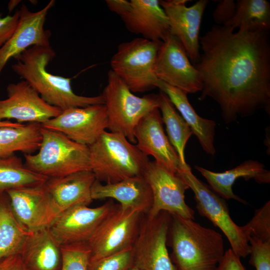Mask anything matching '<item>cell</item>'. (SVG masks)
Instances as JSON below:
<instances>
[{"instance_id": "cell-1", "label": "cell", "mask_w": 270, "mask_h": 270, "mask_svg": "<svg viewBox=\"0 0 270 270\" xmlns=\"http://www.w3.org/2000/svg\"><path fill=\"white\" fill-rule=\"evenodd\" d=\"M200 46L194 66L202 82L200 100L216 101L226 124L270 110L269 32L216 24L200 37Z\"/></svg>"}, {"instance_id": "cell-2", "label": "cell", "mask_w": 270, "mask_h": 270, "mask_svg": "<svg viewBox=\"0 0 270 270\" xmlns=\"http://www.w3.org/2000/svg\"><path fill=\"white\" fill-rule=\"evenodd\" d=\"M55 56L56 52L50 45L34 46L15 57L16 62L12 68L46 102L62 110L71 108L104 104L102 95H78L72 89L70 78L48 72L46 68Z\"/></svg>"}, {"instance_id": "cell-3", "label": "cell", "mask_w": 270, "mask_h": 270, "mask_svg": "<svg viewBox=\"0 0 270 270\" xmlns=\"http://www.w3.org/2000/svg\"><path fill=\"white\" fill-rule=\"evenodd\" d=\"M167 246L177 270H216L224 254L222 235L194 220L170 214Z\"/></svg>"}, {"instance_id": "cell-4", "label": "cell", "mask_w": 270, "mask_h": 270, "mask_svg": "<svg viewBox=\"0 0 270 270\" xmlns=\"http://www.w3.org/2000/svg\"><path fill=\"white\" fill-rule=\"evenodd\" d=\"M88 147L90 170L104 184L142 176L150 161L136 144L118 133L106 130Z\"/></svg>"}, {"instance_id": "cell-5", "label": "cell", "mask_w": 270, "mask_h": 270, "mask_svg": "<svg viewBox=\"0 0 270 270\" xmlns=\"http://www.w3.org/2000/svg\"><path fill=\"white\" fill-rule=\"evenodd\" d=\"M41 131L42 140L38 152L24 155V164L27 168L48 178L90 170L88 146L42 126Z\"/></svg>"}, {"instance_id": "cell-6", "label": "cell", "mask_w": 270, "mask_h": 270, "mask_svg": "<svg viewBox=\"0 0 270 270\" xmlns=\"http://www.w3.org/2000/svg\"><path fill=\"white\" fill-rule=\"evenodd\" d=\"M102 95L106 109L108 129L136 144V128L144 116L158 108L159 95H134L111 70L108 73V82Z\"/></svg>"}, {"instance_id": "cell-7", "label": "cell", "mask_w": 270, "mask_h": 270, "mask_svg": "<svg viewBox=\"0 0 270 270\" xmlns=\"http://www.w3.org/2000/svg\"><path fill=\"white\" fill-rule=\"evenodd\" d=\"M161 42L138 38L118 45L110 60L111 70L132 92L157 88L155 65Z\"/></svg>"}, {"instance_id": "cell-8", "label": "cell", "mask_w": 270, "mask_h": 270, "mask_svg": "<svg viewBox=\"0 0 270 270\" xmlns=\"http://www.w3.org/2000/svg\"><path fill=\"white\" fill-rule=\"evenodd\" d=\"M180 174L194 193L198 214L222 232L230 248L240 258L249 255L250 246L242 226H238L230 218L225 200L198 179L192 173L188 164L183 167Z\"/></svg>"}, {"instance_id": "cell-9", "label": "cell", "mask_w": 270, "mask_h": 270, "mask_svg": "<svg viewBox=\"0 0 270 270\" xmlns=\"http://www.w3.org/2000/svg\"><path fill=\"white\" fill-rule=\"evenodd\" d=\"M170 215L162 211L154 216L144 214L132 248L134 266L140 270H177L167 248Z\"/></svg>"}, {"instance_id": "cell-10", "label": "cell", "mask_w": 270, "mask_h": 270, "mask_svg": "<svg viewBox=\"0 0 270 270\" xmlns=\"http://www.w3.org/2000/svg\"><path fill=\"white\" fill-rule=\"evenodd\" d=\"M144 215L136 210H123L119 204L88 242L90 262L132 249Z\"/></svg>"}, {"instance_id": "cell-11", "label": "cell", "mask_w": 270, "mask_h": 270, "mask_svg": "<svg viewBox=\"0 0 270 270\" xmlns=\"http://www.w3.org/2000/svg\"><path fill=\"white\" fill-rule=\"evenodd\" d=\"M143 176L152 195L148 216H154L162 211L184 218L194 220V212L185 202L184 194L189 186L180 173H174L150 160Z\"/></svg>"}, {"instance_id": "cell-12", "label": "cell", "mask_w": 270, "mask_h": 270, "mask_svg": "<svg viewBox=\"0 0 270 270\" xmlns=\"http://www.w3.org/2000/svg\"><path fill=\"white\" fill-rule=\"evenodd\" d=\"M114 200L96 207L77 206L58 214L48 227L60 246L88 243L104 220L118 206Z\"/></svg>"}, {"instance_id": "cell-13", "label": "cell", "mask_w": 270, "mask_h": 270, "mask_svg": "<svg viewBox=\"0 0 270 270\" xmlns=\"http://www.w3.org/2000/svg\"><path fill=\"white\" fill-rule=\"evenodd\" d=\"M155 72L158 80L187 94L202 89L198 72L190 62L180 41L170 33L160 46Z\"/></svg>"}, {"instance_id": "cell-14", "label": "cell", "mask_w": 270, "mask_h": 270, "mask_svg": "<svg viewBox=\"0 0 270 270\" xmlns=\"http://www.w3.org/2000/svg\"><path fill=\"white\" fill-rule=\"evenodd\" d=\"M42 126L60 132L77 143L90 146L108 129L106 107L98 104L71 108L62 110Z\"/></svg>"}, {"instance_id": "cell-15", "label": "cell", "mask_w": 270, "mask_h": 270, "mask_svg": "<svg viewBox=\"0 0 270 270\" xmlns=\"http://www.w3.org/2000/svg\"><path fill=\"white\" fill-rule=\"evenodd\" d=\"M8 98L0 100V120L14 119L17 122L42 124L62 110L46 102L25 80L9 84Z\"/></svg>"}, {"instance_id": "cell-16", "label": "cell", "mask_w": 270, "mask_h": 270, "mask_svg": "<svg viewBox=\"0 0 270 270\" xmlns=\"http://www.w3.org/2000/svg\"><path fill=\"white\" fill-rule=\"evenodd\" d=\"M188 0H160L170 22V33L182 45L190 62L194 66L200 56V31L202 16L208 3L199 0L190 6Z\"/></svg>"}, {"instance_id": "cell-17", "label": "cell", "mask_w": 270, "mask_h": 270, "mask_svg": "<svg viewBox=\"0 0 270 270\" xmlns=\"http://www.w3.org/2000/svg\"><path fill=\"white\" fill-rule=\"evenodd\" d=\"M6 192L14 216L29 232L48 227L57 216L44 183Z\"/></svg>"}, {"instance_id": "cell-18", "label": "cell", "mask_w": 270, "mask_h": 270, "mask_svg": "<svg viewBox=\"0 0 270 270\" xmlns=\"http://www.w3.org/2000/svg\"><path fill=\"white\" fill-rule=\"evenodd\" d=\"M54 0H50L44 8L32 12L23 4L17 27L6 42L0 48V74L11 58H14L34 46H50V32L44 24L49 10Z\"/></svg>"}, {"instance_id": "cell-19", "label": "cell", "mask_w": 270, "mask_h": 270, "mask_svg": "<svg viewBox=\"0 0 270 270\" xmlns=\"http://www.w3.org/2000/svg\"><path fill=\"white\" fill-rule=\"evenodd\" d=\"M158 108H156L139 122L134 131L136 145L146 156H152L154 161L174 173H180L183 166L162 127Z\"/></svg>"}, {"instance_id": "cell-20", "label": "cell", "mask_w": 270, "mask_h": 270, "mask_svg": "<svg viewBox=\"0 0 270 270\" xmlns=\"http://www.w3.org/2000/svg\"><path fill=\"white\" fill-rule=\"evenodd\" d=\"M96 180L90 170L48 178L44 186L56 216L74 206H88L93 201L91 189Z\"/></svg>"}, {"instance_id": "cell-21", "label": "cell", "mask_w": 270, "mask_h": 270, "mask_svg": "<svg viewBox=\"0 0 270 270\" xmlns=\"http://www.w3.org/2000/svg\"><path fill=\"white\" fill-rule=\"evenodd\" d=\"M92 200L110 198L118 202L123 210L132 209L148 214L152 204L151 189L143 176L128 178L112 184L96 180L91 189Z\"/></svg>"}, {"instance_id": "cell-22", "label": "cell", "mask_w": 270, "mask_h": 270, "mask_svg": "<svg viewBox=\"0 0 270 270\" xmlns=\"http://www.w3.org/2000/svg\"><path fill=\"white\" fill-rule=\"evenodd\" d=\"M130 2V10L120 16L128 30L150 40L164 41L170 34V24L160 0Z\"/></svg>"}, {"instance_id": "cell-23", "label": "cell", "mask_w": 270, "mask_h": 270, "mask_svg": "<svg viewBox=\"0 0 270 270\" xmlns=\"http://www.w3.org/2000/svg\"><path fill=\"white\" fill-rule=\"evenodd\" d=\"M19 254L28 270H60L62 267L61 246L48 227L30 232Z\"/></svg>"}, {"instance_id": "cell-24", "label": "cell", "mask_w": 270, "mask_h": 270, "mask_svg": "<svg viewBox=\"0 0 270 270\" xmlns=\"http://www.w3.org/2000/svg\"><path fill=\"white\" fill-rule=\"evenodd\" d=\"M194 168L218 196L224 200L232 199L244 204H246V202L232 191V186L238 178H242L246 180L253 178L258 184L270 182V172L265 168L264 164L254 160H247L231 170L222 172H214L198 166H195Z\"/></svg>"}, {"instance_id": "cell-25", "label": "cell", "mask_w": 270, "mask_h": 270, "mask_svg": "<svg viewBox=\"0 0 270 270\" xmlns=\"http://www.w3.org/2000/svg\"><path fill=\"white\" fill-rule=\"evenodd\" d=\"M157 88L168 96L175 108L180 112L192 129L193 134L197 137L204 151L210 155H214L216 150L214 143L216 122L198 116L190 104L186 93L160 80Z\"/></svg>"}, {"instance_id": "cell-26", "label": "cell", "mask_w": 270, "mask_h": 270, "mask_svg": "<svg viewBox=\"0 0 270 270\" xmlns=\"http://www.w3.org/2000/svg\"><path fill=\"white\" fill-rule=\"evenodd\" d=\"M41 129L42 124L38 123L0 127V158L16 152L32 154L38 150L42 140Z\"/></svg>"}, {"instance_id": "cell-27", "label": "cell", "mask_w": 270, "mask_h": 270, "mask_svg": "<svg viewBox=\"0 0 270 270\" xmlns=\"http://www.w3.org/2000/svg\"><path fill=\"white\" fill-rule=\"evenodd\" d=\"M30 232L16 220L6 192L0 194V260L19 254Z\"/></svg>"}, {"instance_id": "cell-28", "label": "cell", "mask_w": 270, "mask_h": 270, "mask_svg": "<svg viewBox=\"0 0 270 270\" xmlns=\"http://www.w3.org/2000/svg\"><path fill=\"white\" fill-rule=\"evenodd\" d=\"M224 26L234 30L269 32L270 4L266 0H238L234 16Z\"/></svg>"}, {"instance_id": "cell-29", "label": "cell", "mask_w": 270, "mask_h": 270, "mask_svg": "<svg viewBox=\"0 0 270 270\" xmlns=\"http://www.w3.org/2000/svg\"><path fill=\"white\" fill-rule=\"evenodd\" d=\"M158 95V109L162 113V122L166 126L168 138L176 150L182 164L185 166L187 164L185 160L184 149L193 132L168 96L162 91Z\"/></svg>"}, {"instance_id": "cell-30", "label": "cell", "mask_w": 270, "mask_h": 270, "mask_svg": "<svg viewBox=\"0 0 270 270\" xmlns=\"http://www.w3.org/2000/svg\"><path fill=\"white\" fill-rule=\"evenodd\" d=\"M48 178L29 169L14 154L0 158V194L10 190L40 184Z\"/></svg>"}, {"instance_id": "cell-31", "label": "cell", "mask_w": 270, "mask_h": 270, "mask_svg": "<svg viewBox=\"0 0 270 270\" xmlns=\"http://www.w3.org/2000/svg\"><path fill=\"white\" fill-rule=\"evenodd\" d=\"M62 264L60 270H88L90 250L88 243L61 246Z\"/></svg>"}, {"instance_id": "cell-32", "label": "cell", "mask_w": 270, "mask_h": 270, "mask_svg": "<svg viewBox=\"0 0 270 270\" xmlns=\"http://www.w3.org/2000/svg\"><path fill=\"white\" fill-rule=\"evenodd\" d=\"M242 226L247 238L253 236L264 240H270V201L257 209L252 220Z\"/></svg>"}, {"instance_id": "cell-33", "label": "cell", "mask_w": 270, "mask_h": 270, "mask_svg": "<svg viewBox=\"0 0 270 270\" xmlns=\"http://www.w3.org/2000/svg\"><path fill=\"white\" fill-rule=\"evenodd\" d=\"M134 266L132 249L90 262L88 270H130Z\"/></svg>"}, {"instance_id": "cell-34", "label": "cell", "mask_w": 270, "mask_h": 270, "mask_svg": "<svg viewBox=\"0 0 270 270\" xmlns=\"http://www.w3.org/2000/svg\"><path fill=\"white\" fill-rule=\"evenodd\" d=\"M249 262L256 270H270V240H264L249 236Z\"/></svg>"}, {"instance_id": "cell-35", "label": "cell", "mask_w": 270, "mask_h": 270, "mask_svg": "<svg viewBox=\"0 0 270 270\" xmlns=\"http://www.w3.org/2000/svg\"><path fill=\"white\" fill-rule=\"evenodd\" d=\"M236 10V2L234 0H219L212 13V18L218 26H224L234 16Z\"/></svg>"}, {"instance_id": "cell-36", "label": "cell", "mask_w": 270, "mask_h": 270, "mask_svg": "<svg viewBox=\"0 0 270 270\" xmlns=\"http://www.w3.org/2000/svg\"><path fill=\"white\" fill-rule=\"evenodd\" d=\"M20 16V10L13 15L4 16L0 13V48L10 38L16 30Z\"/></svg>"}, {"instance_id": "cell-37", "label": "cell", "mask_w": 270, "mask_h": 270, "mask_svg": "<svg viewBox=\"0 0 270 270\" xmlns=\"http://www.w3.org/2000/svg\"><path fill=\"white\" fill-rule=\"evenodd\" d=\"M240 258L229 248L224 252L216 270H246Z\"/></svg>"}, {"instance_id": "cell-38", "label": "cell", "mask_w": 270, "mask_h": 270, "mask_svg": "<svg viewBox=\"0 0 270 270\" xmlns=\"http://www.w3.org/2000/svg\"><path fill=\"white\" fill-rule=\"evenodd\" d=\"M0 270H28L19 254H14L0 260Z\"/></svg>"}, {"instance_id": "cell-39", "label": "cell", "mask_w": 270, "mask_h": 270, "mask_svg": "<svg viewBox=\"0 0 270 270\" xmlns=\"http://www.w3.org/2000/svg\"><path fill=\"white\" fill-rule=\"evenodd\" d=\"M106 3L110 10L120 16L128 12L131 7V2L126 0H106Z\"/></svg>"}, {"instance_id": "cell-40", "label": "cell", "mask_w": 270, "mask_h": 270, "mask_svg": "<svg viewBox=\"0 0 270 270\" xmlns=\"http://www.w3.org/2000/svg\"><path fill=\"white\" fill-rule=\"evenodd\" d=\"M23 124L18 122H14L9 120H0V127L4 126H19L22 125Z\"/></svg>"}, {"instance_id": "cell-41", "label": "cell", "mask_w": 270, "mask_h": 270, "mask_svg": "<svg viewBox=\"0 0 270 270\" xmlns=\"http://www.w3.org/2000/svg\"><path fill=\"white\" fill-rule=\"evenodd\" d=\"M18 0H10L8 4V9L9 10V12H12L13 9L15 8V6L17 5V4H18Z\"/></svg>"}, {"instance_id": "cell-42", "label": "cell", "mask_w": 270, "mask_h": 270, "mask_svg": "<svg viewBox=\"0 0 270 270\" xmlns=\"http://www.w3.org/2000/svg\"><path fill=\"white\" fill-rule=\"evenodd\" d=\"M130 270H139L138 268L134 267V266H133L131 269H130Z\"/></svg>"}]
</instances>
